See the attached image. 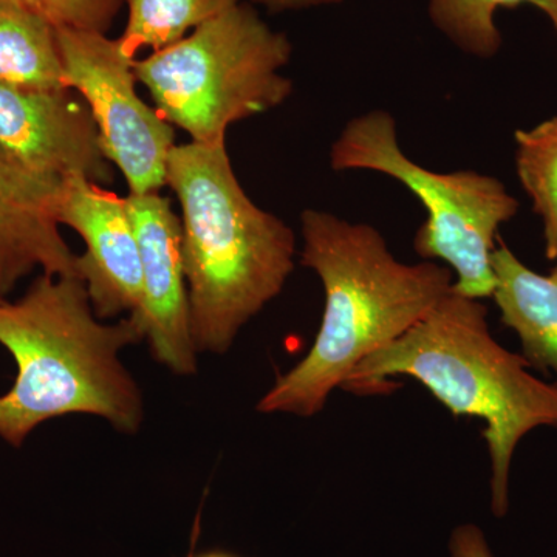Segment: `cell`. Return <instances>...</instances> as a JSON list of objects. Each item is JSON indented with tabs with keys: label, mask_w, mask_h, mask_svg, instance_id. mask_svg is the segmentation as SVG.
<instances>
[{
	"label": "cell",
	"mask_w": 557,
	"mask_h": 557,
	"mask_svg": "<svg viewBox=\"0 0 557 557\" xmlns=\"http://www.w3.org/2000/svg\"><path fill=\"white\" fill-rule=\"evenodd\" d=\"M450 557H491L485 534L475 525H461L450 537Z\"/></svg>",
	"instance_id": "18"
},
{
	"label": "cell",
	"mask_w": 557,
	"mask_h": 557,
	"mask_svg": "<svg viewBox=\"0 0 557 557\" xmlns=\"http://www.w3.org/2000/svg\"><path fill=\"white\" fill-rule=\"evenodd\" d=\"M166 186L180 205L194 346L225 354L287 284L295 233L249 199L225 141L175 145Z\"/></svg>",
	"instance_id": "3"
},
{
	"label": "cell",
	"mask_w": 557,
	"mask_h": 557,
	"mask_svg": "<svg viewBox=\"0 0 557 557\" xmlns=\"http://www.w3.org/2000/svg\"><path fill=\"white\" fill-rule=\"evenodd\" d=\"M57 218L86 244L78 270L95 314L104 321L137 313L143 302L141 259L126 199L90 180L67 178L58 194Z\"/></svg>",
	"instance_id": "10"
},
{
	"label": "cell",
	"mask_w": 557,
	"mask_h": 557,
	"mask_svg": "<svg viewBox=\"0 0 557 557\" xmlns=\"http://www.w3.org/2000/svg\"><path fill=\"white\" fill-rule=\"evenodd\" d=\"M292 53L285 33L239 2L174 46L137 58L134 70L164 120L190 141L214 145L233 124L288 100L293 81L282 70Z\"/></svg>",
	"instance_id": "5"
},
{
	"label": "cell",
	"mask_w": 557,
	"mask_h": 557,
	"mask_svg": "<svg viewBox=\"0 0 557 557\" xmlns=\"http://www.w3.org/2000/svg\"><path fill=\"white\" fill-rule=\"evenodd\" d=\"M127 22L119 40L124 53L137 60L141 50L160 51L219 16L240 0H121Z\"/></svg>",
	"instance_id": "14"
},
{
	"label": "cell",
	"mask_w": 557,
	"mask_h": 557,
	"mask_svg": "<svg viewBox=\"0 0 557 557\" xmlns=\"http://www.w3.org/2000/svg\"><path fill=\"white\" fill-rule=\"evenodd\" d=\"M0 150L50 182L84 177L109 185L113 180L94 116L70 89L0 86Z\"/></svg>",
	"instance_id": "8"
},
{
	"label": "cell",
	"mask_w": 557,
	"mask_h": 557,
	"mask_svg": "<svg viewBox=\"0 0 557 557\" xmlns=\"http://www.w3.org/2000/svg\"><path fill=\"white\" fill-rule=\"evenodd\" d=\"M522 355L493 338L486 307L450 288L401 338L361 362L344 391L384 394L394 376H410L456 417L485 421L491 458V505L509 507V474L520 440L533 429L557 428V384L530 372Z\"/></svg>",
	"instance_id": "4"
},
{
	"label": "cell",
	"mask_w": 557,
	"mask_h": 557,
	"mask_svg": "<svg viewBox=\"0 0 557 557\" xmlns=\"http://www.w3.org/2000/svg\"><path fill=\"white\" fill-rule=\"evenodd\" d=\"M300 263L321 278V327L295 368L278 375L259 412L313 417L370 355L401 338L445 298L453 271L432 260L405 263L383 234L319 209L300 215Z\"/></svg>",
	"instance_id": "1"
},
{
	"label": "cell",
	"mask_w": 557,
	"mask_h": 557,
	"mask_svg": "<svg viewBox=\"0 0 557 557\" xmlns=\"http://www.w3.org/2000/svg\"><path fill=\"white\" fill-rule=\"evenodd\" d=\"M0 86L69 89L58 28L10 0H0Z\"/></svg>",
	"instance_id": "13"
},
{
	"label": "cell",
	"mask_w": 557,
	"mask_h": 557,
	"mask_svg": "<svg viewBox=\"0 0 557 557\" xmlns=\"http://www.w3.org/2000/svg\"><path fill=\"white\" fill-rule=\"evenodd\" d=\"M522 3L541 10L557 35V0H429L428 13L434 27L454 46L480 60H490L502 47L497 11Z\"/></svg>",
	"instance_id": "15"
},
{
	"label": "cell",
	"mask_w": 557,
	"mask_h": 557,
	"mask_svg": "<svg viewBox=\"0 0 557 557\" xmlns=\"http://www.w3.org/2000/svg\"><path fill=\"white\" fill-rule=\"evenodd\" d=\"M188 557H237L231 555L228 552H222V549H209V552L196 553V555H189Z\"/></svg>",
	"instance_id": "20"
},
{
	"label": "cell",
	"mask_w": 557,
	"mask_h": 557,
	"mask_svg": "<svg viewBox=\"0 0 557 557\" xmlns=\"http://www.w3.org/2000/svg\"><path fill=\"white\" fill-rule=\"evenodd\" d=\"M65 86L89 108L102 150L129 194L160 193L175 146L174 126L139 97L134 61L106 33L58 28Z\"/></svg>",
	"instance_id": "7"
},
{
	"label": "cell",
	"mask_w": 557,
	"mask_h": 557,
	"mask_svg": "<svg viewBox=\"0 0 557 557\" xmlns=\"http://www.w3.org/2000/svg\"><path fill=\"white\" fill-rule=\"evenodd\" d=\"M557 260V259H556ZM552 276L557 278V265L555 267V269H553L552 271Z\"/></svg>",
	"instance_id": "21"
},
{
	"label": "cell",
	"mask_w": 557,
	"mask_h": 557,
	"mask_svg": "<svg viewBox=\"0 0 557 557\" xmlns=\"http://www.w3.org/2000/svg\"><path fill=\"white\" fill-rule=\"evenodd\" d=\"M141 339L132 317L102 322L78 277L42 273L20 300L0 298V344L17 368L13 386L0 395V438L21 448L40 424L70 413L137 434L145 405L120 354Z\"/></svg>",
	"instance_id": "2"
},
{
	"label": "cell",
	"mask_w": 557,
	"mask_h": 557,
	"mask_svg": "<svg viewBox=\"0 0 557 557\" xmlns=\"http://www.w3.org/2000/svg\"><path fill=\"white\" fill-rule=\"evenodd\" d=\"M493 296L502 322L518 333L531 368L557 379V278L542 276L498 240L493 252Z\"/></svg>",
	"instance_id": "12"
},
{
	"label": "cell",
	"mask_w": 557,
	"mask_h": 557,
	"mask_svg": "<svg viewBox=\"0 0 557 557\" xmlns=\"http://www.w3.org/2000/svg\"><path fill=\"white\" fill-rule=\"evenodd\" d=\"M251 5L263 7L270 13L317 9V7L336 5L343 0H248Z\"/></svg>",
	"instance_id": "19"
},
{
	"label": "cell",
	"mask_w": 557,
	"mask_h": 557,
	"mask_svg": "<svg viewBox=\"0 0 557 557\" xmlns=\"http://www.w3.org/2000/svg\"><path fill=\"white\" fill-rule=\"evenodd\" d=\"M60 188L0 150V298L35 270L79 278L78 255L57 218Z\"/></svg>",
	"instance_id": "11"
},
{
	"label": "cell",
	"mask_w": 557,
	"mask_h": 557,
	"mask_svg": "<svg viewBox=\"0 0 557 557\" xmlns=\"http://www.w3.org/2000/svg\"><path fill=\"white\" fill-rule=\"evenodd\" d=\"M330 166L336 172H379L406 186L428 212L413 240L417 255L448 263L458 295L479 300L493 296L498 230L519 209L500 180L478 171L420 166L403 152L397 121L386 110L348 121L330 149Z\"/></svg>",
	"instance_id": "6"
},
{
	"label": "cell",
	"mask_w": 557,
	"mask_h": 557,
	"mask_svg": "<svg viewBox=\"0 0 557 557\" xmlns=\"http://www.w3.org/2000/svg\"><path fill=\"white\" fill-rule=\"evenodd\" d=\"M141 259V309L127 314L138 322L153 358L175 375L197 372L190 333L188 282L183 263L182 222L160 193L126 197Z\"/></svg>",
	"instance_id": "9"
},
{
	"label": "cell",
	"mask_w": 557,
	"mask_h": 557,
	"mask_svg": "<svg viewBox=\"0 0 557 557\" xmlns=\"http://www.w3.org/2000/svg\"><path fill=\"white\" fill-rule=\"evenodd\" d=\"M516 166L534 211L544 222L545 252L557 259V116L516 132Z\"/></svg>",
	"instance_id": "16"
},
{
	"label": "cell",
	"mask_w": 557,
	"mask_h": 557,
	"mask_svg": "<svg viewBox=\"0 0 557 557\" xmlns=\"http://www.w3.org/2000/svg\"><path fill=\"white\" fill-rule=\"evenodd\" d=\"M57 28L106 33L119 16L121 0H10Z\"/></svg>",
	"instance_id": "17"
}]
</instances>
